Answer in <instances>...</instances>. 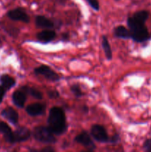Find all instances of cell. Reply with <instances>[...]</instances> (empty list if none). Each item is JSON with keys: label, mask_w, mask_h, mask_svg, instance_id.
<instances>
[{"label": "cell", "mask_w": 151, "mask_h": 152, "mask_svg": "<svg viewBox=\"0 0 151 152\" xmlns=\"http://www.w3.org/2000/svg\"><path fill=\"white\" fill-rule=\"evenodd\" d=\"M149 17V12L140 10L127 19V25L131 38L136 42H144L150 39L151 35L145 26V22Z\"/></svg>", "instance_id": "obj_1"}, {"label": "cell", "mask_w": 151, "mask_h": 152, "mask_svg": "<svg viewBox=\"0 0 151 152\" xmlns=\"http://www.w3.org/2000/svg\"><path fill=\"white\" fill-rule=\"evenodd\" d=\"M48 127L54 134L62 135L67 130L65 111L59 107H53L50 110L48 116Z\"/></svg>", "instance_id": "obj_2"}, {"label": "cell", "mask_w": 151, "mask_h": 152, "mask_svg": "<svg viewBox=\"0 0 151 152\" xmlns=\"http://www.w3.org/2000/svg\"><path fill=\"white\" fill-rule=\"evenodd\" d=\"M33 135L34 138L38 142L43 143H55L56 139L54 136V134L46 126H37L33 131Z\"/></svg>", "instance_id": "obj_3"}, {"label": "cell", "mask_w": 151, "mask_h": 152, "mask_svg": "<svg viewBox=\"0 0 151 152\" xmlns=\"http://www.w3.org/2000/svg\"><path fill=\"white\" fill-rule=\"evenodd\" d=\"M90 134L95 140L98 142H107L110 140L106 129L101 125H93L90 130Z\"/></svg>", "instance_id": "obj_4"}, {"label": "cell", "mask_w": 151, "mask_h": 152, "mask_svg": "<svg viewBox=\"0 0 151 152\" xmlns=\"http://www.w3.org/2000/svg\"><path fill=\"white\" fill-rule=\"evenodd\" d=\"M34 73L36 75H42L45 77L47 80H50V81L56 82L59 81L60 77L56 74L54 71L51 69L50 67L47 65H40L39 67H37L34 69Z\"/></svg>", "instance_id": "obj_5"}, {"label": "cell", "mask_w": 151, "mask_h": 152, "mask_svg": "<svg viewBox=\"0 0 151 152\" xmlns=\"http://www.w3.org/2000/svg\"><path fill=\"white\" fill-rule=\"evenodd\" d=\"M7 16L13 21H21L25 23H28L30 22V17L28 14L24 9L21 7L10 10L7 13Z\"/></svg>", "instance_id": "obj_6"}, {"label": "cell", "mask_w": 151, "mask_h": 152, "mask_svg": "<svg viewBox=\"0 0 151 152\" xmlns=\"http://www.w3.org/2000/svg\"><path fill=\"white\" fill-rule=\"evenodd\" d=\"M75 141L81 145H84V147L87 148L88 150L93 151L96 148L94 142L90 138V136L87 132H82L77 135L75 137Z\"/></svg>", "instance_id": "obj_7"}, {"label": "cell", "mask_w": 151, "mask_h": 152, "mask_svg": "<svg viewBox=\"0 0 151 152\" xmlns=\"http://www.w3.org/2000/svg\"><path fill=\"white\" fill-rule=\"evenodd\" d=\"M31 133L28 129L25 127H19L13 134V141L15 142H25L30 137Z\"/></svg>", "instance_id": "obj_8"}, {"label": "cell", "mask_w": 151, "mask_h": 152, "mask_svg": "<svg viewBox=\"0 0 151 152\" xmlns=\"http://www.w3.org/2000/svg\"><path fill=\"white\" fill-rule=\"evenodd\" d=\"M46 105L42 103H34L29 105L26 108V112L31 117L42 115L45 112Z\"/></svg>", "instance_id": "obj_9"}, {"label": "cell", "mask_w": 151, "mask_h": 152, "mask_svg": "<svg viewBox=\"0 0 151 152\" xmlns=\"http://www.w3.org/2000/svg\"><path fill=\"white\" fill-rule=\"evenodd\" d=\"M27 93L22 88L14 91L13 94V102L16 106L19 108H22L25 105V102L27 100Z\"/></svg>", "instance_id": "obj_10"}, {"label": "cell", "mask_w": 151, "mask_h": 152, "mask_svg": "<svg viewBox=\"0 0 151 152\" xmlns=\"http://www.w3.org/2000/svg\"><path fill=\"white\" fill-rule=\"evenodd\" d=\"M1 116L7 119L9 122L13 125H16L19 121V114H18L17 111H15L13 108L8 107V108H5L3 110L1 113Z\"/></svg>", "instance_id": "obj_11"}, {"label": "cell", "mask_w": 151, "mask_h": 152, "mask_svg": "<svg viewBox=\"0 0 151 152\" xmlns=\"http://www.w3.org/2000/svg\"><path fill=\"white\" fill-rule=\"evenodd\" d=\"M37 39L43 43H47L53 41L56 37V32L53 30H44L38 33L36 36Z\"/></svg>", "instance_id": "obj_12"}, {"label": "cell", "mask_w": 151, "mask_h": 152, "mask_svg": "<svg viewBox=\"0 0 151 152\" xmlns=\"http://www.w3.org/2000/svg\"><path fill=\"white\" fill-rule=\"evenodd\" d=\"M36 25L41 28H52L54 26L53 22L44 16H38L36 18Z\"/></svg>", "instance_id": "obj_13"}, {"label": "cell", "mask_w": 151, "mask_h": 152, "mask_svg": "<svg viewBox=\"0 0 151 152\" xmlns=\"http://www.w3.org/2000/svg\"><path fill=\"white\" fill-rule=\"evenodd\" d=\"M0 132H1V133L3 134L4 140H5L7 142H10V143H13V132H12V130L10 129V128L9 127L8 125L6 124V123H4V122H1V123Z\"/></svg>", "instance_id": "obj_14"}, {"label": "cell", "mask_w": 151, "mask_h": 152, "mask_svg": "<svg viewBox=\"0 0 151 152\" xmlns=\"http://www.w3.org/2000/svg\"><path fill=\"white\" fill-rule=\"evenodd\" d=\"M0 83L7 91L10 90L12 87L16 85V81L13 77L7 74H3L0 77Z\"/></svg>", "instance_id": "obj_15"}, {"label": "cell", "mask_w": 151, "mask_h": 152, "mask_svg": "<svg viewBox=\"0 0 151 152\" xmlns=\"http://www.w3.org/2000/svg\"><path fill=\"white\" fill-rule=\"evenodd\" d=\"M114 34H115V37L120 39H127L131 38L130 30L127 29L125 27L121 26V25L116 27L114 29Z\"/></svg>", "instance_id": "obj_16"}, {"label": "cell", "mask_w": 151, "mask_h": 152, "mask_svg": "<svg viewBox=\"0 0 151 152\" xmlns=\"http://www.w3.org/2000/svg\"><path fill=\"white\" fill-rule=\"evenodd\" d=\"M21 88L23 91H25L27 93V94L30 95L33 97L36 98L37 99H41L43 98V94L40 91L36 88L29 87V86H22Z\"/></svg>", "instance_id": "obj_17"}, {"label": "cell", "mask_w": 151, "mask_h": 152, "mask_svg": "<svg viewBox=\"0 0 151 152\" xmlns=\"http://www.w3.org/2000/svg\"><path fill=\"white\" fill-rule=\"evenodd\" d=\"M102 48H103V50L105 51V56H106L107 59L108 60H110L112 59L113 53H112V50H111L110 45L109 44V42H108L107 38L105 36L102 37Z\"/></svg>", "instance_id": "obj_18"}, {"label": "cell", "mask_w": 151, "mask_h": 152, "mask_svg": "<svg viewBox=\"0 0 151 152\" xmlns=\"http://www.w3.org/2000/svg\"><path fill=\"white\" fill-rule=\"evenodd\" d=\"M70 90L71 91H72V93L76 97H81V96H84V94L83 93L82 91L81 90V88H80L79 86H78V85L76 84H74L73 85V86H71Z\"/></svg>", "instance_id": "obj_19"}, {"label": "cell", "mask_w": 151, "mask_h": 152, "mask_svg": "<svg viewBox=\"0 0 151 152\" xmlns=\"http://www.w3.org/2000/svg\"><path fill=\"white\" fill-rule=\"evenodd\" d=\"M87 2L88 3L89 5L92 7V8L94 9L95 10H99V3L98 0H86Z\"/></svg>", "instance_id": "obj_20"}, {"label": "cell", "mask_w": 151, "mask_h": 152, "mask_svg": "<svg viewBox=\"0 0 151 152\" xmlns=\"http://www.w3.org/2000/svg\"><path fill=\"white\" fill-rule=\"evenodd\" d=\"M144 148L146 151L151 152V139L147 140L144 143Z\"/></svg>", "instance_id": "obj_21"}, {"label": "cell", "mask_w": 151, "mask_h": 152, "mask_svg": "<svg viewBox=\"0 0 151 152\" xmlns=\"http://www.w3.org/2000/svg\"><path fill=\"white\" fill-rule=\"evenodd\" d=\"M6 91H7V90L2 86L0 85V103L2 102V99L4 98V96L5 95Z\"/></svg>", "instance_id": "obj_22"}, {"label": "cell", "mask_w": 151, "mask_h": 152, "mask_svg": "<svg viewBox=\"0 0 151 152\" xmlns=\"http://www.w3.org/2000/svg\"><path fill=\"white\" fill-rule=\"evenodd\" d=\"M48 95L50 98H56L59 96V92L56 91H49Z\"/></svg>", "instance_id": "obj_23"}, {"label": "cell", "mask_w": 151, "mask_h": 152, "mask_svg": "<svg viewBox=\"0 0 151 152\" xmlns=\"http://www.w3.org/2000/svg\"><path fill=\"white\" fill-rule=\"evenodd\" d=\"M119 140V137H118V134H115V135H113V136L110 139V142H116L117 141Z\"/></svg>", "instance_id": "obj_24"}, {"label": "cell", "mask_w": 151, "mask_h": 152, "mask_svg": "<svg viewBox=\"0 0 151 152\" xmlns=\"http://www.w3.org/2000/svg\"><path fill=\"white\" fill-rule=\"evenodd\" d=\"M41 151L52 152V151H54V149H53V148H43V149H41Z\"/></svg>", "instance_id": "obj_25"}, {"label": "cell", "mask_w": 151, "mask_h": 152, "mask_svg": "<svg viewBox=\"0 0 151 152\" xmlns=\"http://www.w3.org/2000/svg\"><path fill=\"white\" fill-rule=\"evenodd\" d=\"M1 122L0 121V128H1Z\"/></svg>", "instance_id": "obj_26"}, {"label": "cell", "mask_w": 151, "mask_h": 152, "mask_svg": "<svg viewBox=\"0 0 151 152\" xmlns=\"http://www.w3.org/2000/svg\"><path fill=\"white\" fill-rule=\"evenodd\" d=\"M115 1H118V0H115Z\"/></svg>", "instance_id": "obj_27"}]
</instances>
